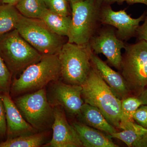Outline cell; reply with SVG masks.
<instances>
[{"instance_id": "3", "label": "cell", "mask_w": 147, "mask_h": 147, "mask_svg": "<svg viewBox=\"0 0 147 147\" xmlns=\"http://www.w3.org/2000/svg\"><path fill=\"white\" fill-rule=\"evenodd\" d=\"M0 55L12 76L21 74L29 66L39 61L42 57L16 29L0 36Z\"/></svg>"}, {"instance_id": "17", "label": "cell", "mask_w": 147, "mask_h": 147, "mask_svg": "<svg viewBox=\"0 0 147 147\" xmlns=\"http://www.w3.org/2000/svg\"><path fill=\"white\" fill-rule=\"evenodd\" d=\"M78 117L82 123L110 135L117 132L115 128L108 122L96 107L84 103Z\"/></svg>"}, {"instance_id": "16", "label": "cell", "mask_w": 147, "mask_h": 147, "mask_svg": "<svg viewBox=\"0 0 147 147\" xmlns=\"http://www.w3.org/2000/svg\"><path fill=\"white\" fill-rule=\"evenodd\" d=\"M121 132L110 134L111 137L122 141L129 147H147V128L134 122L120 125Z\"/></svg>"}, {"instance_id": "20", "label": "cell", "mask_w": 147, "mask_h": 147, "mask_svg": "<svg viewBox=\"0 0 147 147\" xmlns=\"http://www.w3.org/2000/svg\"><path fill=\"white\" fill-rule=\"evenodd\" d=\"M20 15L15 5H0V36L16 29Z\"/></svg>"}, {"instance_id": "6", "label": "cell", "mask_w": 147, "mask_h": 147, "mask_svg": "<svg viewBox=\"0 0 147 147\" xmlns=\"http://www.w3.org/2000/svg\"><path fill=\"white\" fill-rule=\"evenodd\" d=\"M122 56V75L129 92L138 96L147 86V42L125 44Z\"/></svg>"}, {"instance_id": "5", "label": "cell", "mask_w": 147, "mask_h": 147, "mask_svg": "<svg viewBox=\"0 0 147 147\" xmlns=\"http://www.w3.org/2000/svg\"><path fill=\"white\" fill-rule=\"evenodd\" d=\"M89 45H82L68 42L58 54L60 63L61 78L66 84L81 86L92 67Z\"/></svg>"}, {"instance_id": "19", "label": "cell", "mask_w": 147, "mask_h": 147, "mask_svg": "<svg viewBox=\"0 0 147 147\" xmlns=\"http://www.w3.org/2000/svg\"><path fill=\"white\" fill-rule=\"evenodd\" d=\"M46 139L45 131L38 132L7 139L0 143V147H39L45 144Z\"/></svg>"}, {"instance_id": "22", "label": "cell", "mask_w": 147, "mask_h": 147, "mask_svg": "<svg viewBox=\"0 0 147 147\" xmlns=\"http://www.w3.org/2000/svg\"><path fill=\"white\" fill-rule=\"evenodd\" d=\"M121 101L122 115L120 125L129 122H134V113L142 105V101L139 98L134 96L125 98Z\"/></svg>"}, {"instance_id": "9", "label": "cell", "mask_w": 147, "mask_h": 147, "mask_svg": "<svg viewBox=\"0 0 147 147\" xmlns=\"http://www.w3.org/2000/svg\"><path fill=\"white\" fill-rule=\"evenodd\" d=\"M89 45L95 54H103L109 63L119 70L121 69L122 49L125 43L118 38L114 28L103 27L98 30L90 40Z\"/></svg>"}, {"instance_id": "18", "label": "cell", "mask_w": 147, "mask_h": 147, "mask_svg": "<svg viewBox=\"0 0 147 147\" xmlns=\"http://www.w3.org/2000/svg\"><path fill=\"white\" fill-rule=\"evenodd\" d=\"M40 19L47 27L56 34L67 36L71 25V17L64 16L46 8Z\"/></svg>"}, {"instance_id": "13", "label": "cell", "mask_w": 147, "mask_h": 147, "mask_svg": "<svg viewBox=\"0 0 147 147\" xmlns=\"http://www.w3.org/2000/svg\"><path fill=\"white\" fill-rule=\"evenodd\" d=\"M0 96L5 109L7 139L38 132L24 118L10 94H2Z\"/></svg>"}, {"instance_id": "8", "label": "cell", "mask_w": 147, "mask_h": 147, "mask_svg": "<svg viewBox=\"0 0 147 147\" xmlns=\"http://www.w3.org/2000/svg\"><path fill=\"white\" fill-rule=\"evenodd\" d=\"M16 29L42 55L58 54L65 43L62 36L52 32L40 19L28 18L21 14Z\"/></svg>"}, {"instance_id": "31", "label": "cell", "mask_w": 147, "mask_h": 147, "mask_svg": "<svg viewBox=\"0 0 147 147\" xmlns=\"http://www.w3.org/2000/svg\"><path fill=\"white\" fill-rule=\"evenodd\" d=\"M19 0H0L2 4H9L15 5Z\"/></svg>"}, {"instance_id": "24", "label": "cell", "mask_w": 147, "mask_h": 147, "mask_svg": "<svg viewBox=\"0 0 147 147\" xmlns=\"http://www.w3.org/2000/svg\"><path fill=\"white\" fill-rule=\"evenodd\" d=\"M47 8L64 16H69L67 0H44Z\"/></svg>"}, {"instance_id": "14", "label": "cell", "mask_w": 147, "mask_h": 147, "mask_svg": "<svg viewBox=\"0 0 147 147\" xmlns=\"http://www.w3.org/2000/svg\"><path fill=\"white\" fill-rule=\"evenodd\" d=\"M90 59L92 64L116 96L121 100L127 97L130 92L122 75L112 69L92 51Z\"/></svg>"}, {"instance_id": "15", "label": "cell", "mask_w": 147, "mask_h": 147, "mask_svg": "<svg viewBox=\"0 0 147 147\" xmlns=\"http://www.w3.org/2000/svg\"><path fill=\"white\" fill-rule=\"evenodd\" d=\"M73 126L79 135L83 147H117L111 139L102 131L82 123L74 122Z\"/></svg>"}, {"instance_id": "1", "label": "cell", "mask_w": 147, "mask_h": 147, "mask_svg": "<svg viewBox=\"0 0 147 147\" xmlns=\"http://www.w3.org/2000/svg\"><path fill=\"white\" fill-rule=\"evenodd\" d=\"M81 86L82 97L85 103L96 107L109 123L119 128L121 101L92 64L89 74Z\"/></svg>"}, {"instance_id": "10", "label": "cell", "mask_w": 147, "mask_h": 147, "mask_svg": "<svg viewBox=\"0 0 147 147\" xmlns=\"http://www.w3.org/2000/svg\"><path fill=\"white\" fill-rule=\"evenodd\" d=\"M49 90L47 92L48 102L54 107L61 106L69 114L78 116L84 101L82 97V87L60 82H51Z\"/></svg>"}, {"instance_id": "25", "label": "cell", "mask_w": 147, "mask_h": 147, "mask_svg": "<svg viewBox=\"0 0 147 147\" xmlns=\"http://www.w3.org/2000/svg\"><path fill=\"white\" fill-rule=\"evenodd\" d=\"M133 117L137 124L147 128V105H141L134 113Z\"/></svg>"}, {"instance_id": "21", "label": "cell", "mask_w": 147, "mask_h": 147, "mask_svg": "<svg viewBox=\"0 0 147 147\" xmlns=\"http://www.w3.org/2000/svg\"><path fill=\"white\" fill-rule=\"evenodd\" d=\"M15 6L22 16L38 19L47 8L44 0H19Z\"/></svg>"}, {"instance_id": "11", "label": "cell", "mask_w": 147, "mask_h": 147, "mask_svg": "<svg viewBox=\"0 0 147 147\" xmlns=\"http://www.w3.org/2000/svg\"><path fill=\"white\" fill-rule=\"evenodd\" d=\"M145 15V11L139 18H132L125 9L115 11L110 5H104L100 7L99 18L100 24L115 27L117 36L124 41L136 37L137 29L140 22L144 20Z\"/></svg>"}, {"instance_id": "26", "label": "cell", "mask_w": 147, "mask_h": 147, "mask_svg": "<svg viewBox=\"0 0 147 147\" xmlns=\"http://www.w3.org/2000/svg\"><path fill=\"white\" fill-rule=\"evenodd\" d=\"M7 123L4 105L0 96V139L7 135Z\"/></svg>"}, {"instance_id": "12", "label": "cell", "mask_w": 147, "mask_h": 147, "mask_svg": "<svg viewBox=\"0 0 147 147\" xmlns=\"http://www.w3.org/2000/svg\"><path fill=\"white\" fill-rule=\"evenodd\" d=\"M54 109L53 137L45 146L83 147L79 135L74 127L68 123L63 110L59 106L54 107Z\"/></svg>"}, {"instance_id": "23", "label": "cell", "mask_w": 147, "mask_h": 147, "mask_svg": "<svg viewBox=\"0 0 147 147\" xmlns=\"http://www.w3.org/2000/svg\"><path fill=\"white\" fill-rule=\"evenodd\" d=\"M12 76L0 55V92L10 94Z\"/></svg>"}, {"instance_id": "29", "label": "cell", "mask_w": 147, "mask_h": 147, "mask_svg": "<svg viewBox=\"0 0 147 147\" xmlns=\"http://www.w3.org/2000/svg\"><path fill=\"white\" fill-rule=\"evenodd\" d=\"M138 97L142 101V105H147V88L145 89Z\"/></svg>"}, {"instance_id": "30", "label": "cell", "mask_w": 147, "mask_h": 147, "mask_svg": "<svg viewBox=\"0 0 147 147\" xmlns=\"http://www.w3.org/2000/svg\"><path fill=\"white\" fill-rule=\"evenodd\" d=\"M129 5H131L136 3H142L147 6V0H125Z\"/></svg>"}, {"instance_id": "27", "label": "cell", "mask_w": 147, "mask_h": 147, "mask_svg": "<svg viewBox=\"0 0 147 147\" xmlns=\"http://www.w3.org/2000/svg\"><path fill=\"white\" fill-rule=\"evenodd\" d=\"M145 13L144 24L140 25L137 28L136 37L138 40H144L147 42V9Z\"/></svg>"}, {"instance_id": "28", "label": "cell", "mask_w": 147, "mask_h": 147, "mask_svg": "<svg viewBox=\"0 0 147 147\" xmlns=\"http://www.w3.org/2000/svg\"><path fill=\"white\" fill-rule=\"evenodd\" d=\"M97 4L100 7L104 5H111L117 3L119 5H122L125 0H96Z\"/></svg>"}, {"instance_id": "2", "label": "cell", "mask_w": 147, "mask_h": 147, "mask_svg": "<svg viewBox=\"0 0 147 147\" xmlns=\"http://www.w3.org/2000/svg\"><path fill=\"white\" fill-rule=\"evenodd\" d=\"M61 78L60 63L57 55H42L40 60L27 67L11 82L10 93L13 96L45 88Z\"/></svg>"}, {"instance_id": "4", "label": "cell", "mask_w": 147, "mask_h": 147, "mask_svg": "<svg viewBox=\"0 0 147 147\" xmlns=\"http://www.w3.org/2000/svg\"><path fill=\"white\" fill-rule=\"evenodd\" d=\"M72 16L69 30L68 42L77 45H89L98 30L100 7L96 0L71 2Z\"/></svg>"}, {"instance_id": "32", "label": "cell", "mask_w": 147, "mask_h": 147, "mask_svg": "<svg viewBox=\"0 0 147 147\" xmlns=\"http://www.w3.org/2000/svg\"><path fill=\"white\" fill-rule=\"evenodd\" d=\"M82 1V0H69L70 2H77V1Z\"/></svg>"}, {"instance_id": "7", "label": "cell", "mask_w": 147, "mask_h": 147, "mask_svg": "<svg viewBox=\"0 0 147 147\" xmlns=\"http://www.w3.org/2000/svg\"><path fill=\"white\" fill-rule=\"evenodd\" d=\"M13 101L24 118L38 132L52 128L54 109L47 100L45 88L22 95Z\"/></svg>"}]
</instances>
